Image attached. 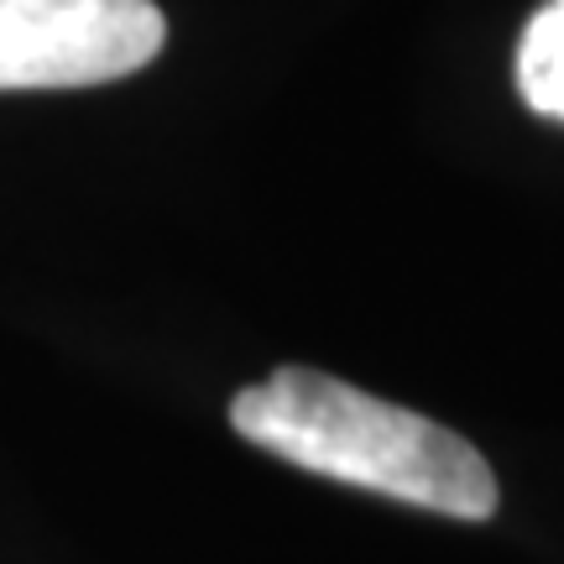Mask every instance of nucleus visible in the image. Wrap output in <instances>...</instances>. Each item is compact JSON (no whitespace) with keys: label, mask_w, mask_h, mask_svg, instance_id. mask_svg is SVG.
I'll return each mask as SVG.
<instances>
[{"label":"nucleus","mask_w":564,"mask_h":564,"mask_svg":"<svg viewBox=\"0 0 564 564\" xmlns=\"http://www.w3.org/2000/svg\"><path fill=\"white\" fill-rule=\"evenodd\" d=\"M152 0H0V89H89L162 53Z\"/></svg>","instance_id":"nucleus-2"},{"label":"nucleus","mask_w":564,"mask_h":564,"mask_svg":"<svg viewBox=\"0 0 564 564\" xmlns=\"http://www.w3.org/2000/svg\"><path fill=\"white\" fill-rule=\"evenodd\" d=\"M518 89L539 116L564 121V0H549L518 42Z\"/></svg>","instance_id":"nucleus-3"},{"label":"nucleus","mask_w":564,"mask_h":564,"mask_svg":"<svg viewBox=\"0 0 564 564\" xmlns=\"http://www.w3.org/2000/svg\"><path fill=\"white\" fill-rule=\"evenodd\" d=\"M230 429L324 481L382 491L460 523L497 512V476L476 444L314 366H278L267 382L241 387L230 398Z\"/></svg>","instance_id":"nucleus-1"}]
</instances>
